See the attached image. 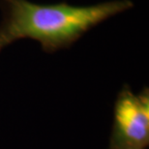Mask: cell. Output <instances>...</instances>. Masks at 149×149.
I'll list each match as a JSON object with an SVG mask.
<instances>
[{
    "label": "cell",
    "instance_id": "6da1fadb",
    "mask_svg": "<svg viewBox=\"0 0 149 149\" xmlns=\"http://www.w3.org/2000/svg\"><path fill=\"white\" fill-rule=\"evenodd\" d=\"M133 7L132 0H111L89 6L0 0V52L22 39L37 41L47 52L67 49L101 22Z\"/></svg>",
    "mask_w": 149,
    "mask_h": 149
},
{
    "label": "cell",
    "instance_id": "7a4b0ae2",
    "mask_svg": "<svg viewBox=\"0 0 149 149\" xmlns=\"http://www.w3.org/2000/svg\"><path fill=\"white\" fill-rule=\"evenodd\" d=\"M149 144V91L125 85L117 95L109 149H146Z\"/></svg>",
    "mask_w": 149,
    "mask_h": 149
}]
</instances>
